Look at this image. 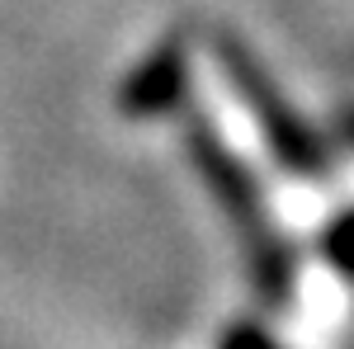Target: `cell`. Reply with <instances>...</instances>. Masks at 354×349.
<instances>
[{
    "mask_svg": "<svg viewBox=\"0 0 354 349\" xmlns=\"http://www.w3.org/2000/svg\"><path fill=\"white\" fill-rule=\"evenodd\" d=\"M194 165L203 175L208 194L218 198V208L232 217V227L245 236V260H250V279H255V293L265 297L270 307H283L293 293V260L279 241L270 222H265V203H260V185L250 180V170L241 165V156H232V147L218 137V128L208 118H189V133H185Z\"/></svg>",
    "mask_w": 354,
    "mask_h": 349,
    "instance_id": "1",
    "label": "cell"
},
{
    "mask_svg": "<svg viewBox=\"0 0 354 349\" xmlns=\"http://www.w3.org/2000/svg\"><path fill=\"white\" fill-rule=\"evenodd\" d=\"M213 53H218L222 76L236 85L241 104L250 109V118H255V128L265 137V147L274 151V161L283 165L288 175H298V180H317L326 170V151L312 137V128L288 109V100L279 95V85L265 76V66L255 62V53L245 48L241 38H232V33H213Z\"/></svg>",
    "mask_w": 354,
    "mask_h": 349,
    "instance_id": "2",
    "label": "cell"
},
{
    "mask_svg": "<svg viewBox=\"0 0 354 349\" xmlns=\"http://www.w3.org/2000/svg\"><path fill=\"white\" fill-rule=\"evenodd\" d=\"M185 90H189V57H185V38H161V43L142 57L128 76H123L113 104H118L123 118L147 123V118H161V113H170V109H180Z\"/></svg>",
    "mask_w": 354,
    "mask_h": 349,
    "instance_id": "3",
    "label": "cell"
},
{
    "mask_svg": "<svg viewBox=\"0 0 354 349\" xmlns=\"http://www.w3.org/2000/svg\"><path fill=\"white\" fill-rule=\"evenodd\" d=\"M322 250H326V260L340 269L345 279H354V213L330 222L326 236H322Z\"/></svg>",
    "mask_w": 354,
    "mask_h": 349,
    "instance_id": "4",
    "label": "cell"
},
{
    "mask_svg": "<svg viewBox=\"0 0 354 349\" xmlns=\"http://www.w3.org/2000/svg\"><path fill=\"white\" fill-rule=\"evenodd\" d=\"M218 349H283L279 340H274L265 326H255V321H236L227 335H222V345Z\"/></svg>",
    "mask_w": 354,
    "mask_h": 349,
    "instance_id": "5",
    "label": "cell"
}]
</instances>
